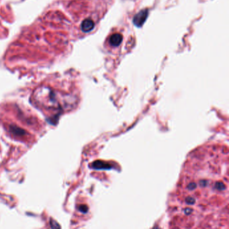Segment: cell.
Returning <instances> with one entry per match:
<instances>
[{
    "label": "cell",
    "instance_id": "1",
    "mask_svg": "<svg viewBox=\"0 0 229 229\" xmlns=\"http://www.w3.org/2000/svg\"><path fill=\"white\" fill-rule=\"evenodd\" d=\"M32 104L50 116H57L70 111L76 104V99L69 93L49 85H41L34 90Z\"/></svg>",
    "mask_w": 229,
    "mask_h": 229
},
{
    "label": "cell",
    "instance_id": "2",
    "mask_svg": "<svg viewBox=\"0 0 229 229\" xmlns=\"http://www.w3.org/2000/svg\"><path fill=\"white\" fill-rule=\"evenodd\" d=\"M148 14V9H144L140 10L138 13H137L135 15L134 18H133V24L138 28L142 27L143 24H144L146 19H147Z\"/></svg>",
    "mask_w": 229,
    "mask_h": 229
},
{
    "label": "cell",
    "instance_id": "3",
    "mask_svg": "<svg viewBox=\"0 0 229 229\" xmlns=\"http://www.w3.org/2000/svg\"><path fill=\"white\" fill-rule=\"evenodd\" d=\"M122 42V36L120 33H114L112 34L109 39V43L112 47H116L120 45Z\"/></svg>",
    "mask_w": 229,
    "mask_h": 229
},
{
    "label": "cell",
    "instance_id": "4",
    "mask_svg": "<svg viewBox=\"0 0 229 229\" xmlns=\"http://www.w3.org/2000/svg\"><path fill=\"white\" fill-rule=\"evenodd\" d=\"M95 24L91 19H86L81 24V30L84 32H89L94 28Z\"/></svg>",
    "mask_w": 229,
    "mask_h": 229
},
{
    "label": "cell",
    "instance_id": "5",
    "mask_svg": "<svg viewBox=\"0 0 229 229\" xmlns=\"http://www.w3.org/2000/svg\"><path fill=\"white\" fill-rule=\"evenodd\" d=\"M107 164L102 163V161H96L94 163V167L95 169H108L110 167V165H106Z\"/></svg>",
    "mask_w": 229,
    "mask_h": 229
},
{
    "label": "cell",
    "instance_id": "6",
    "mask_svg": "<svg viewBox=\"0 0 229 229\" xmlns=\"http://www.w3.org/2000/svg\"><path fill=\"white\" fill-rule=\"evenodd\" d=\"M216 188L218 190H224V185L222 182H217L215 185Z\"/></svg>",
    "mask_w": 229,
    "mask_h": 229
},
{
    "label": "cell",
    "instance_id": "7",
    "mask_svg": "<svg viewBox=\"0 0 229 229\" xmlns=\"http://www.w3.org/2000/svg\"><path fill=\"white\" fill-rule=\"evenodd\" d=\"M186 202H187V204H194V202H195V200H194L193 198H191V197L188 198L186 199Z\"/></svg>",
    "mask_w": 229,
    "mask_h": 229
},
{
    "label": "cell",
    "instance_id": "8",
    "mask_svg": "<svg viewBox=\"0 0 229 229\" xmlns=\"http://www.w3.org/2000/svg\"><path fill=\"white\" fill-rule=\"evenodd\" d=\"M196 188V184H195V183H192V184H190L188 186V188L189 189V190H194Z\"/></svg>",
    "mask_w": 229,
    "mask_h": 229
}]
</instances>
